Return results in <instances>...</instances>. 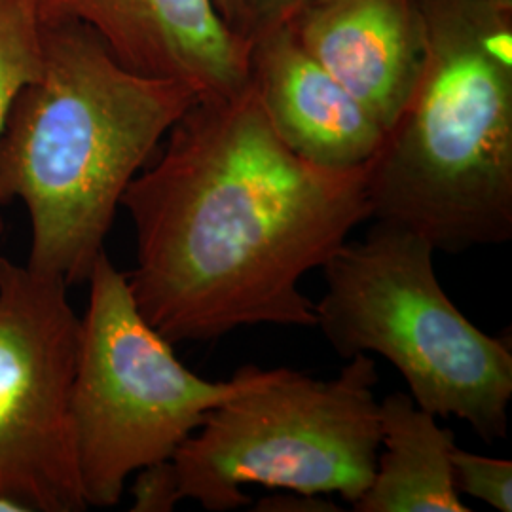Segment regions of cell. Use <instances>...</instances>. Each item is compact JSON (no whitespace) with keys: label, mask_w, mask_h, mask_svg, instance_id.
Masks as SVG:
<instances>
[{"label":"cell","mask_w":512,"mask_h":512,"mask_svg":"<svg viewBox=\"0 0 512 512\" xmlns=\"http://www.w3.org/2000/svg\"><path fill=\"white\" fill-rule=\"evenodd\" d=\"M120 205L135 228L129 289L171 344L241 327H315L302 277L370 219L365 167L311 164L275 133L251 82L202 95Z\"/></svg>","instance_id":"cell-1"},{"label":"cell","mask_w":512,"mask_h":512,"mask_svg":"<svg viewBox=\"0 0 512 512\" xmlns=\"http://www.w3.org/2000/svg\"><path fill=\"white\" fill-rule=\"evenodd\" d=\"M198 97L129 71L88 25L42 19V71L0 137V205L27 209L31 270L88 281L126 188Z\"/></svg>","instance_id":"cell-2"},{"label":"cell","mask_w":512,"mask_h":512,"mask_svg":"<svg viewBox=\"0 0 512 512\" xmlns=\"http://www.w3.org/2000/svg\"><path fill=\"white\" fill-rule=\"evenodd\" d=\"M418 80L368 164L370 219L435 251L512 238V10L421 0Z\"/></svg>","instance_id":"cell-3"},{"label":"cell","mask_w":512,"mask_h":512,"mask_svg":"<svg viewBox=\"0 0 512 512\" xmlns=\"http://www.w3.org/2000/svg\"><path fill=\"white\" fill-rule=\"evenodd\" d=\"M425 239L382 222L346 241L323 266L327 293L315 327L342 357L376 353L395 366L414 403L458 418L486 442L509 433L512 351L478 329L440 287Z\"/></svg>","instance_id":"cell-4"},{"label":"cell","mask_w":512,"mask_h":512,"mask_svg":"<svg viewBox=\"0 0 512 512\" xmlns=\"http://www.w3.org/2000/svg\"><path fill=\"white\" fill-rule=\"evenodd\" d=\"M378 372L355 355L332 380L272 368L253 389L213 408L173 456L181 499L211 512L251 505L245 486L355 503L380 450Z\"/></svg>","instance_id":"cell-5"},{"label":"cell","mask_w":512,"mask_h":512,"mask_svg":"<svg viewBox=\"0 0 512 512\" xmlns=\"http://www.w3.org/2000/svg\"><path fill=\"white\" fill-rule=\"evenodd\" d=\"M88 283L71 393L74 450L86 505L114 507L129 476L173 458L213 408L253 389L268 370L247 365L232 380H203L143 317L128 274L107 253Z\"/></svg>","instance_id":"cell-6"},{"label":"cell","mask_w":512,"mask_h":512,"mask_svg":"<svg viewBox=\"0 0 512 512\" xmlns=\"http://www.w3.org/2000/svg\"><path fill=\"white\" fill-rule=\"evenodd\" d=\"M78 338L67 285L0 256V497L27 512L88 509L71 420Z\"/></svg>","instance_id":"cell-7"},{"label":"cell","mask_w":512,"mask_h":512,"mask_svg":"<svg viewBox=\"0 0 512 512\" xmlns=\"http://www.w3.org/2000/svg\"><path fill=\"white\" fill-rule=\"evenodd\" d=\"M42 19L93 29L133 73L171 78L198 95L249 84V40L220 19L213 0H38Z\"/></svg>","instance_id":"cell-8"},{"label":"cell","mask_w":512,"mask_h":512,"mask_svg":"<svg viewBox=\"0 0 512 512\" xmlns=\"http://www.w3.org/2000/svg\"><path fill=\"white\" fill-rule=\"evenodd\" d=\"M249 82L275 133L311 164L365 167L384 124L279 25L249 40Z\"/></svg>","instance_id":"cell-9"},{"label":"cell","mask_w":512,"mask_h":512,"mask_svg":"<svg viewBox=\"0 0 512 512\" xmlns=\"http://www.w3.org/2000/svg\"><path fill=\"white\" fill-rule=\"evenodd\" d=\"M287 25L385 129L393 124L423 61L421 0H310Z\"/></svg>","instance_id":"cell-10"},{"label":"cell","mask_w":512,"mask_h":512,"mask_svg":"<svg viewBox=\"0 0 512 512\" xmlns=\"http://www.w3.org/2000/svg\"><path fill=\"white\" fill-rule=\"evenodd\" d=\"M380 450L357 512H469L454 482L456 437L410 393L395 391L378 404Z\"/></svg>","instance_id":"cell-11"},{"label":"cell","mask_w":512,"mask_h":512,"mask_svg":"<svg viewBox=\"0 0 512 512\" xmlns=\"http://www.w3.org/2000/svg\"><path fill=\"white\" fill-rule=\"evenodd\" d=\"M42 71L38 0H0V137L18 93ZM4 224L0 219V234Z\"/></svg>","instance_id":"cell-12"},{"label":"cell","mask_w":512,"mask_h":512,"mask_svg":"<svg viewBox=\"0 0 512 512\" xmlns=\"http://www.w3.org/2000/svg\"><path fill=\"white\" fill-rule=\"evenodd\" d=\"M454 482L459 494L475 497L495 511H512V461L452 448Z\"/></svg>","instance_id":"cell-13"},{"label":"cell","mask_w":512,"mask_h":512,"mask_svg":"<svg viewBox=\"0 0 512 512\" xmlns=\"http://www.w3.org/2000/svg\"><path fill=\"white\" fill-rule=\"evenodd\" d=\"M135 475V482L131 486V511L169 512L175 509L179 501H183L173 459L150 463L135 471Z\"/></svg>","instance_id":"cell-14"},{"label":"cell","mask_w":512,"mask_h":512,"mask_svg":"<svg viewBox=\"0 0 512 512\" xmlns=\"http://www.w3.org/2000/svg\"><path fill=\"white\" fill-rule=\"evenodd\" d=\"M308 2L310 0H247V37L251 40L258 33H264L279 25H287Z\"/></svg>","instance_id":"cell-15"},{"label":"cell","mask_w":512,"mask_h":512,"mask_svg":"<svg viewBox=\"0 0 512 512\" xmlns=\"http://www.w3.org/2000/svg\"><path fill=\"white\" fill-rule=\"evenodd\" d=\"M255 511L264 512H336V507L330 499H321V495L298 494V492H279L268 495L258 501Z\"/></svg>","instance_id":"cell-16"},{"label":"cell","mask_w":512,"mask_h":512,"mask_svg":"<svg viewBox=\"0 0 512 512\" xmlns=\"http://www.w3.org/2000/svg\"><path fill=\"white\" fill-rule=\"evenodd\" d=\"M215 10L220 19L239 37L247 38L249 27V12H247V0H213Z\"/></svg>","instance_id":"cell-17"},{"label":"cell","mask_w":512,"mask_h":512,"mask_svg":"<svg viewBox=\"0 0 512 512\" xmlns=\"http://www.w3.org/2000/svg\"><path fill=\"white\" fill-rule=\"evenodd\" d=\"M486 2L495 4V6H501V8H507V10H512V0H486Z\"/></svg>","instance_id":"cell-18"}]
</instances>
